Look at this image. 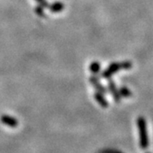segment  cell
Masks as SVG:
<instances>
[{
	"instance_id": "obj_1",
	"label": "cell",
	"mask_w": 153,
	"mask_h": 153,
	"mask_svg": "<svg viewBox=\"0 0 153 153\" xmlns=\"http://www.w3.org/2000/svg\"><path fill=\"white\" fill-rule=\"evenodd\" d=\"M132 66V63L130 61H124L123 63H117V62H114V63H111L105 70L102 74H101V76L104 77V78H109L111 76H112L114 74L115 72L118 71L121 69H126V70H128L130 69Z\"/></svg>"
},
{
	"instance_id": "obj_2",
	"label": "cell",
	"mask_w": 153,
	"mask_h": 153,
	"mask_svg": "<svg viewBox=\"0 0 153 153\" xmlns=\"http://www.w3.org/2000/svg\"><path fill=\"white\" fill-rule=\"evenodd\" d=\"M138 127H139V132H140V146L142 148H146L148 146L146 123V120L143 117H141L138 118Z\"/></svg>"
},
{
	"instance_id": "obj_3",
	"label": "cell",
	"mask_w": 153,
	"mask_h": 153,
	"mask_svg": "<svg viewBox=\"0 0 153 153\" xmlns=\"http://www.w3.org/2000/svg\"><path fill=\"white\" fill-rule=\"evenodd\" d=\"M0 120H1L3 124L9 126L10 128H16L18 124H19V123H18L16 118L12 117L9 116V115H3L1 117Z\"/></svg>"
},
{
	"instance_id": "obj_4",
	"label": "cell",
	"mask_w": 153,
	"mask_h": 153,
	"mask_svg": "<svg viewBox=\"0 0 153 153\" xmlns=\"http://www.w3.org/2000/svg\"><path fill=\"white\" fill-rule=\"evenodd\" d=\"M89 82H90V83L94 87V88H96V89L98 90V92H100V93L105 94L107 92L106 89H105V88L102 84H100V82L99 81V77L97 76V75H93V76H90Z\"/></svg>"
},
{
	"instance_id": "obj_5",
	"label": "cell",
	"mask_w": 153,
	"mask_h": 153,
	"mask_svg": "<svg viewBox=\"0 0 153 153\" xmlns=\"http://www.w3.org/2000/svg\"><path fill=\"white\" fill-rule=\"evenodd\" d=\"M108 88H109V90L111 91V93L112 94L115 100L117 102H120L121 95L119 94V90L117 88V86H116V84L112 80H110L109 83H108Z\"/></svg>"
},
{
	"instance_id": "obj_6",
	"label": "cell",
	"mask_w": 153,
	"mask_h": 153,
	"mask_svg": "<svg viewBox=\"0 0 153 153\" xmlns=\"http://www.w3.org/2000/svg\"><path fill=\"white\" fill-rule=\"evenodd\" d=\"M94 100L98 102V104L100 105H101L102 107H104V108L108 107L109 103L107 102L106 99L105 98L103 94L100 93V92H96V93H94Z\"/></svg>"
},
{
	"instance_id": "obj_7",
	"label": "cell",
	"mask_w": 153,
	"mask_h": 153,
	"mask_svg": "<svg viewBox=\"0 0 153 153\" xmlns=\"http://www.w3.org/2000/svg\"><path fill=\"white\" fill-rule=\"evenodd\" d=\"M49 10L53 13H58L64 10V4L60 3V2H55L54 4H52L51 5L49 6Z\"/></svg>"
},
{
	"instance_id": "obj_8",
	"label": "cell",
	"mask_w": 153,
	"mask_h": 153,
	"mask_svg": "<svg viewBox=\"0 0 153 153\" xmlns=\"http://www.w3.org/2000/svg\"><path fill=\"white\" fill-rule=\"evenodd\" d=\"M89 70H90V71L93 73L94 75H96L99 71H100V63L97 62V61L92 62L90 64V66H89Z\"/></svg>"
},
{
	"instance_id": "obj_9",
	"label": "cell",
	"mask_w": 153,
	"mask_h": 153,
	"mask_svg": "<svg viewBox=\"0 0 153 153\" xmlns=\"http://www.w3.org/2000/svg\"><path fill=\"white\" fill-rule=\"evenodd\" d=\"M119 94H120L121 96H123V97H130L132 94L130 90L126 87H121L120 90H119Z\"/></svg>"
},
{
	"instance_id": "obj_10",
	"label": "cell",
	"mask_w": 153,
	"mask_h": 153,
	"mask_svg": "<svg viewBox=\"0 0 153 153\" xmlns=\"http://www.w3.org/2000/svg\"><path fill=\"white\" fill-rule=\"evenodd\" d=\"M35 12H36V14L39 16L41 17H44L45 16V14H44V7H42L41 5L38 6V7H36L35 8Z\"/></svg>"
},
{
	"instance_id": "obj_11",
	"label": "cell",
	"mask_w": 153,
	"mask_h": 153,
	"mask_svg": "<svg viewBox=\"0 0 153 153\" xmlns=\"http://www.w3.org/2000/svg\"><path fill=\"white\" fill-rule=\"evenodd\" d=\"M36 2L39 4V5H41L44 8H48L49 7V4L47 3L46 0H36Z\"/></svg>"
},
{
	"instance_id": "obj_12",
	"label": "cell",
	"mask_w": 153,
	"mask_h": 153,
	"mask_svg": "<svg viewBox=\"0 0 153 153\" xmlns=\"http://www.w3.org/2000/svg\"><path fill=\"white\" fill-rule=\"evenodd\" d=\"M101 153H122L118 151H109V150H106V151H104L103 152Z\"/></svg>"
}]
</instances>
